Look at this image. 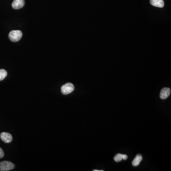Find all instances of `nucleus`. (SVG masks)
I'll return each mask as SVG.
<instances>
[{"label":"nucleus","instance_id":"1","mask_svg":"<svg viewBox=\"0 0 171 171\" xmlns=\"http://www.w3.org/2000/svg\"><path fill=\"white\" fill-rule=\"evenodd\" d=\"M22 33L21 30H12L9 34V38L13 42H18L22 37Z\"/></svg>","mask_w":171,"mask_h":171},{"label":"nucleus","instance_id":"2","mask_svg":"<svg viewBox=\"0 0 171 171\" xmlns=\"http://www.w3.org/2000/svg\"><path fill=\"white\" fill-rule=\"evenodd\" d=\"M15 167V164L11 162L2 161L0 162V171H8L13 170Z\"/></svg>","mask_w":171,"mask_h":171},{"label":"nucleus","instance_id":"3","mask_svg":"<svg viewBox=\"0 0 171 171\" xmlns=\"http://www.w3.org/2000/svg\"><path fill=\"white\" fill-rule=\"evenodd\" d=\"M74 86L71 83H67L62 86L61 88V91L64 95H67L72 92L74 90Z\"/></svg>","mask_w":171,"mask_h":171},{"label":"nucleus","instance_id":"4","mask_svg":"<svg viewBox=\"0 0 171 171\" xmlns=\"http://www.w3.org/2000/svg\"><path fill=\"white\" fill-rule=\"evenodd\" d=\"M0 137L4 142L9 143L13 140L12 135L8 133L3 132L0 135Z\"/></svg>","mask_w":171,"mask_h":171},{"label":"nucleus","instance_id":"5","mask_svg":"<svg viewBox=\"0 0 171 171\" xmlns=\"http://www.w3.org/2000/svg\"><path fill=\"white\" fill-rule=\"evenodd\" d=\"M25 4L24 0H14L12 3V7L14 9L22 8Z\"/></svg>","mask_w":171,"mask_h":171},{"label":"nucleus","instance_id":"6","mask_svg":"<svg viewBox=\"0 0 171 171\" xmlns=\"http://www.w3.org/2000/svg\"><path fill=\"white\" fill-rule=\"evenodd\" d=\"M171 94V90L168 88H164L161 91L160 94V98L162 100H165L170 96Z\"/></svg>","mask_w":171,"mask_h":171},{"label":"nucleus","instance_id":"7","mask_svg":"<svg viewBox=\"0 0 171 171\" xmlns=\"http://www.w3.org/2000/svg\"><path fill=\"white\" fill-rule=\"evenodd\" d=\"M150 2L151 5L158 8H163L164 5L163 0H150Z\"/></svg>","mask_w":171,"mask_h":171},{"label":"nucleus","instance_id":"8","mask_svg":"<svg viewBox=\"0 0 171 171\" xmlns=\"http://www.w3.org/2000/svg\"><path fill=\"white\" fill-rule=\"evenodd\" d=\"M142 156L141 155L138 154V155H137V156H135V158L134 159V160L133 161V166H138L141 162V161L142 160Z\"/></svg>","mask_w":171,"mask_h":171},{"label":"nucleus","instance_id":"9","mask_svg":"<svg viewBox=\"0 0 171 171\" xmlns=\"http://www.w3.org/2000/svg\"><path fill=\"white\" fill-rule=\"evenodd\" d=\"M7 76V72L5 69H0V81L3 80Z\"/></svg>","mask_w":171,"mask_h":171},{"label":"nucleus","instance_id":"10","mask_svg":"<svg viewBox=\"0 0 171 171\" xmlns=\"http://www.w3.org/2000/svg\"><path fill=\"white\" fill-rule=\"evenodd\" d=\"M122 160V154L121 153H118L116 155V156H114V160L116 162L121 161Z\"/></svg>","mask_w":171,"mask_h":171},{"label":"nucleus","instance_id":"11","mask_svg":"<svg viewBox=\"0 0 171 171\" xmlns=\"http://www.w3.org/2000/svg\"><path fill=\"white\" fill-rule=\"evenodd\" d=\"M4 153L3 151L1 148L0 147V158H3L4 156Z\"/></svg>","mask_w":171,"mask_h":171},{"label":"nucleus","instance_id":"12","mask_svg":"<svg viewBox=\"0 0 171 171\" xmlns=\"http://www.w3.org/2000/svg\"><path fill=\"white\" fill-rule=\"evenodd\" d=\"M122 159L124 160H126L127 159V156L126 155H122Z\"/></svg>","mask_w":171,"mask_h":171},{"label":"nucleus","instance_id":"13","mask_svg":"<svg viewBox=\"0 0 171 171\" xmlns=\"http://www.w3.org/2000/svg\"><path fill=\"white\" fill-rule=\"evenodd\" d=\"M94 171H102V170H94Z\"/></svg>","mask_w":171,"mask_h":171}]
</instances>
